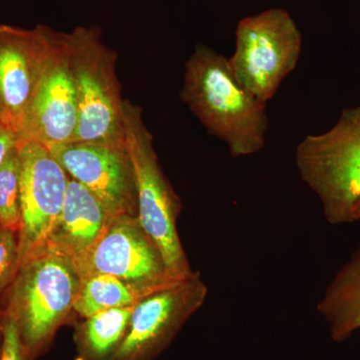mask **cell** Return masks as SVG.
Returning a JSON list of instances; mask_svg holds the SVG:
<instances>
[{"mask_svg": "<svg viewBox=\"0 0 360 360\" xmlns=\"http://www.w3.org/2000/svg\"><path fill=\"white\" fill-rule=\"evenodd\" d=\"M360 220V201L354 206L352 213V222L359 221Z\"/></svg>", "mask_w": 360, "mask_h": 360, "instance_id": "cell-22", "label": "cell"}, {"mask_svg": "<svg viewBox=\"0 0 360 360\" xmlns=\"http://www.w3.org/2000/svg\"><path fill=\"white\" fill-rule=\"evenodd\" d=\"M75 264L80 278L110 274L148 295L180 283L170 276L160 248L134 215L111 217L101 238Z\"/></svg>", "mask_w": 360, "mask_h": 360, "instance_id": "cell-7", "label": "cell"}, {"mask_svg": "<svg viewBox=\"0 0 360 360\" xmlns=\"http://www.w3.org/2000/svg\"><path fill=\"white\" fill-rule=\"evenodd\" d=\"M208 288L200 274L143 298L110 360H153L167 349L189 317L202 307Z\"/></svg>", "mask_w": 360, "mask_h": 360, "instance_id": "cell-9", "label": "cell"}, {"mask_svg": "<svg viewBox=\"0 0 360 360\" xmlns=\"http://www.w3.org/2000/svg\"><path fill=\"white\" fill-rule=\"evenodd\" d=\"M111 217L89 189L70 179L65 205L46 245L75 262L96 245Z\"/></svg>", "mask_w": 360, "mask_h": 360, "instance_id": "cell-13", "label": "cell"}, {"mask_svg": "<svg viewBox=\"0 0 360 360\" xmlns=\"http://www.w3.org/2000/svg\"><path fill=\"white\" fill-rule=\"evenodd\" d=\"M58 33L49 26L0 23V122L18 135L44 77Z\"/></svg>", "mask_w": 360, "mask_h": 360, "instance_id": "cell-8", "label": "cell"}, {"mask_svg": "<svg viewBox=\"0 0 360 360\" xmlns=\"http://www.w3.org/2000/svg\"><path fill=\"white\" fill-rule=\"evenodd\" d=\"M77 89L71 70L68 33H58L39 89L26 113L18 141L51 148L70 143L77 127Z\"/></svg>", "mask_w": 360, "mask_h": 360, "instance_id": "cell-12", "label": "cell"}, {"mask_svg": "<svg viewBox=\"0 0 360 360\" xmlns=\"http://www.w3.org/2000/svg\"><path fill=\"white\" fill-rule=\"evenodd\" d=\"M4 309L2 305H0V356H1L2 347H4Z\"/></svg>", "mask_w": 360, "mask_h": 360, "instance_id": "cell-21", "label": "cell"}, {"mask_svg": "<svg viewBox=\"0 0 360 360\" xmlns=\"http://www.w3.org/2000/svg\"><path fill=\"white\" fill-rule=\"evenodd\" d=\"M20 264L18 232L0 225V298L13 283Z\"/></svg>", "mask_w": 360, "mask_h": 360, "instance_id": "cell-18", "label": "cell"}, {"mask_svg": "<svg viewBox=\"0 0 360 360\" xmlns=\"http://www.w3.org/2000/svg\"><path fill=\"white\" fill-rule=\"evenodd\" d=\"M78 120L72 141L125 146L124 101L115 75L116 54L96 27L68 33Z\"/></svg>", "mask_w": 360, "mask_h": 360, "instance_id": "cell-4", "label": "cell"}, {"mask_svg": "<svg viewBox=\"0 0 360 360\" xmlns=\"http://www.w3.org/2000/svg\"><path fill=\"white\" fill-rule=\"evenodd\" d=\"M21 161V260L46 245L68 194L70 175L46 146L18 141Z\"/></svg>", "mask_w": 360, "mask_h": 360, "instance_id": "cell-10", "label": "cell"}, {"mask_svg": "<svg viewBox=\"0 0 360 360\" xmlns=\"http://www.w3.org/2000/svg\"><path fill=\"white\" fill-rule=\"evenodd\" d=\"M180 98L233 158L259 153L269 129L266 104L243 86L229 59L198 45L186 63Z\"/></svg>", "mask_w": 360, "mask_h": 360, "instance_id": "cell-1", "label": "cell"}, {"mask_svg": "<svg viewBox=\"0 0 360 360\" xmlns=\"http://www.w3.org/2000/svg\"><path fill=\"white\" fill-rule=\"evenodd\" d=\"M79 285L73 260L49 245L21 260L2 307L15 321L30 360L47 349L70 319Z\"/></svg>", "mask_w": 360, "mask_h": 360, "instance_id": "cell-2", "label": "cell"}, {"mask_svg": "<svg viewBox=\"0 0 360 360\" xmlns=\"http://www.w3.org/2000/svg\"><path fill=\"white\" fill-rule=\"evenodd\" d=\"M49 149L70 179L89 189L110 217H137L136 182L127 144L70 142Z\"/></svg>", "mask_w": 360, "mask_h": 360, "instance_id": "cell-11", "label": "cell"}, {"mask_svg": "<svg viewBox=\"0 0 360 360\" xmlns=\"http://www.w3.org/2000/svg\"><path fill=\"white\" fill-rule=\"evenodd\" d=\"M125 144L134 165L137 217L142 229L158 246L170 276L186 281L195 274L182 248L177 217L181 205L161 169L153 135L142 120L141 108L124 101Z\"/></svg>", "mask_w": 360, "mask_h": 360, "instance_id": "cell-5", "label": "cell"}, {"mask_svg": "<svg viewBox=\"0 0 360 360\" xmlns=\"http://www.w3.org/2000/svg\"><path fill=\"white\" fill-rule=\"evenodd\" d=\"M317 310L336 342L348 340L360 329V243L329 283Z\"/></svg>", "mask_w": 360, "mask_h": 360, "instance_id": "cell-14", "label": "cell"}, {"mask_svg": "<svg viewBox=\"0 0 360 360\" xmlns=\"http://www.w3.org/2000/svg\"><path fill=\"white\" fill-rule=\"evenodd\" d=\"M0 360H30L15 321L6 312L4 315V347Z\"/></svg>", "mask_w": 360, "mask_h": 360, "instance_id": "cell-19", "label": "cell"}, {"mask_svg": "<svg viewBox=\"0 0 360 360\" xmlns=\"http://www.w3.org/2000/svg\"><path fill=\"white\" fill-rule=\"evenodd\" d=\"M295 162L329 224H350L360 201V106L343 110L328 131L307 135L296 148Z\"/></svg>", "mask_w": 360, "mask_h": 360, "instance_id": "cell-3", "label": "cell"}, {"mask_svg": "<svg viewBox=\"0 0 360 360\" xmlns=\"http://www.w3.org/2000/svg\"><path fill=\"white\" fill-rule=\"evenodd\" d=\"M16 142H18V139L13 132L6 129L0 122V167H1L2 161H4L7 151L13 148Z\"/></svg>", "mask_w": 360, "mask_h": 360, "instance_id": "cell-20", "label": "cell"}, {"mask_svg": "<svg viewBox=\"0 0 360 360\" xmlns=\"http://www.w3.org/2000/svg\"><path fill=\"white\" fill-rule=\"evenodd\" d=\"M148 295L110 274H94L80 278L73 311L82 319L111 309L137 304Z\"/></svg>", "mask_w": 360, "mask_h": 360, "instance_id": "cell-16", "label": "cell"}, {"mask_svg": "<svg viewBox=\"0 0 360 360\" xmlns=\"http://www.w3.org/2000/svg\"><path fill=\"white\" fill-rule=\"evenodd\" d=\"M302 46V33L290 14L270 8L239 21L229 63L243 86L266 104L297 65Z\"/></svg>", "mask_w": 360, "mask_h": 360, "instance_id": "cell-6", "label": "cell"}, {"mask_svg": "<svg viewBox=\"0 0 360 360\" xmlns=\"http://www.w3.org/2000/svg\"><path fill=\"white\" fill-rule=\"evenodd\" d=\"M135 305L104 310L84 319L75 329V360L112 359L127 335Z\"/></svg>", "mask_w": 360, "mask_h": 360, "instance_id": "cell-15", "label": "cell"}, {"mask_svg": "<svg viewBox=\"0 0 360 360\" xmlns=\"http://www.w3.org/2000/svg\"><path fill=\"white\" fill-rule=\"evenodd\" d=\"M21 161L18 142L7 151L0 167V225L20 231Z\"/></svg>", "mask_w": 360, "mask_h": 360, "instance_id": "cell-17", "label": "cell"}]
</instances>
